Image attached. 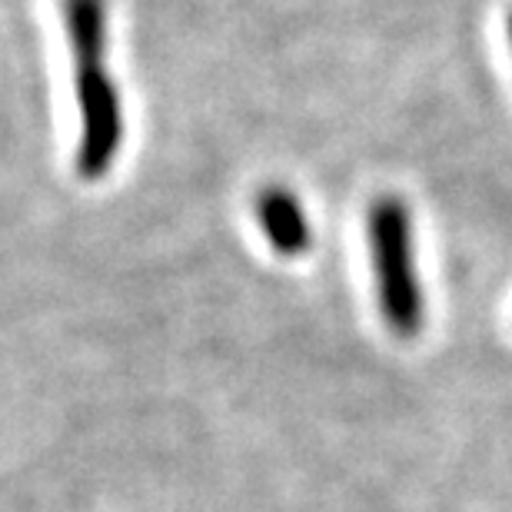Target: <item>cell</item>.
I'll list each match as a JSON object with an SVG mask.
<instances>
[{"label": "cell", "instance_id": "cell-4", "mask_svg": "<svg viewBox=\"0 0 512 512\" xmlns=\"http://www.w3.org/2000/svg\"><path fill=\"white\" fill-rule=\"evenodd\" d=\"M509 40H512V14H509Z\"/></svg>", "mask_w": 512, "mask_h": 512}, {"label": "cell", "instance_id": "cell-3", "mask_svg": "<svg viewBox=\"0 0 512 512\" xmlns=\"http://www.w3.org/2000/svg\"><path fill=\"white\" fill-rule=\"evenodd\" d=\"M256 220L270 240V247L280 256H300L310 250V223L286 187H266L256 197Z\"/></svg>", "mask_w": 512, "mask_h": 512}, {"label": "cell", "instance_id": "cell-1", "mask_svg": "<svg viewBox=\"0 0 512 512\" xmlns=\"http://www.w3.org/2000/svg\"><path fill=\"white\" fill-rule=\"evenodd\" d=\"M64 34L74 57V94L80 107L77 173L107 177L124 143L120 94L107 70V0H64Z\"/></svg>", "mask_w": 512, "mask_h": 512}, {"label": "cell", "instance_id": "cell-2", "mask_svg": "<svg viewBox=\"0 0 512 512\" xmlns=\"http://www.w3.org/2000/svg\"><path fill=\"white\" fill-rule=\"evenodd\" d=\"M376 296L386 326L396 336H416L426 320V300L413 263V223L399 197H380L366 217Z\"/></svg>", "mask_w": 512, "mask_h": 512}]
</instances>
